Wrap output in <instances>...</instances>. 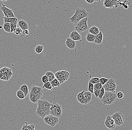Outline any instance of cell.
Masks as SVG:
<instances>
[{
	"label": "cell",
	"instance_id": "6da1fadb",
	"mask_svg": "<svg viewBox=\"0 0 132 130\" xmlns=\"http://www.w3.org/2000/svg\"><path fill=\"white\" fill-rule=\"evenodd\" d=\"M88 13L85 9L82 8H77L74 15L70 18V20L72 23L76 24L81 20L88 17Z\"/></svg>",
	"mask_w": 132,
	"mask_h": 130
},
{
	"label": "cell",
	"instance_id": "7a4b0ae2",
	"mask_svg": "<svg viewBox=\"0 0 132 130\" xmlns=\"http://www.w3.org/2000/svg\"><path fill=\"white\" fill-rule=\"evenodd\" d=\"M116 93L105 91L104 96L101 99V102L103 105H111L116 101Z\"/></svg>",
	"mask_w": 132,
	"mask_h": 130
},
{
	"label": "cell",
	"instance_id": "3957f363",
	"mask_svg": "<svg viewBox=\"0 0 132 130\" xmlns=\"http://www.w3.org/2000/svg\"><path fill=\"white\" fill-rule=\"evenodd\" d=\"M62 111L61 105L55 102L51 104L50 109V115L59 118L62 116Z\"/></svg>",
	"mask_w": 132,
	"mask_h": 130
},
{
	"label": "cell",
	"instance_id": "277c9868",
	"mask_svg": "<svg viewBox=\"0 0 132 130\" xmlns=\"http://www.w3.org/2000/svg\"><path fill=\"white\" fill-rule=\"evenodd\" d=\"M88 20V17H85L78 22L76 24V25L74 27L75 31L79 34L87 31L88 29L87 24Z\"/></svg>",
	"mask_w": 132,
	"mask_h": 130
},
{
	"label": "cell",
	"instance_id": "5b68a950",
	"mask_svg": "<svg viewBox=\"0 0 132 130\" xmlns=\"http://www.w3.org/2000/svg\"><path fill=\"white\" fill-rule=\"evenodd\" d=\"M54 75L55 78L60 84H62L68 80L70 76V73L67 70H62L56 72Z\"/></svg>",
	"mask_w": 132,
	"mask_h": 130
},
{
	"label": "cell",
	"instance_id": "8992f818",
	"mask_svg": "<svg viewBox=\"0 0 132 130\" xmlns=\"http://www.w3.org/2000/svg\"><path fill=\"white\" fill-rule=\"evenodd\" d=\"M13 73L12 70L7 67H4L0 69V79L3 80H9L11 78Z\"/></svg>",
	"mask_w": 132,
	"mask_h": 130
},
{
	"label": "cell",
	"instance_id": "52a82bcc",
	"mask_svg": "<svg viewBox=\"0 0 132 130\" xmlns=\"http://www.w3.org/2000/svg\"><path fill=\"white\" fill-rule=\"evenodd\" d=\"M105 91H109L116 93L115 90L116 88L117 85L115 80L113 78H110L107 83L102 86Z\"/></svg>",
	"mask_w": 132,
	"mask_h": 130
},
{
	"label": "cell",
	"instance_id": "ba28073f",
	"mask_svg": "<svg viewBox=\"0 0 132 130\" xmlns=\"http://www.w3.org/2000/svg\"><path fill=\"white\" fill-rule=\"evenodd\" d=\"M111 117L114 120L116 126H119L124 123V116L121 112H116L112 115Z\"/></svg>",
	"mask_w": 132,
	"mask_h": 130
},
{
	"label": "cell",
	"instance_id": "9c48e42d",
	"mask_svg": "<svg viewBox=\"0 0 132 130\" xmlns=\"http://www.w3.org/2000/svg\"><path fill=\"white\" fill-rule=\"evenodd\" d=\"M43 119L45 124L51 127L55 126L58 123L59 121L58 118L54 117L50 115L45 116Z\"/></svg>",
	"mask_w": 132,
	"mask_h": 130
},
{
	"label": "cell",
	"instance_id": "30bf717a",
	"mask_svg": "<svg viewBox=\"0 0 132 130\" xmlns=\"http://www.w3.org/2000/svg\"><path fill=\"white\" fill-rule=\"evenodd\" d=\"M1 9L4 13L5 18H14L15 17L13 11L7 7L6 5H5L4 4H2V6L1 7Z\"/></svg>",
	"mask_w": 132,
	"mask_h": 130
},
{
	"label": "cell",
	"instance_id": "8fae6325",
	"mask_svg": "<svg viewBox=\"0 0 132 130\" xmlns=\"http://www.w3.org/2000/svg\"><path fill=\"white\" fill-rule=\"evenodd\" d=\"M104 124L106 127L110 129H114L116 127V124L112 117L110 115H108L106 117Z\"/></svg>",
	"mask_w": 132,
	"mask_h": 130
},
{
	"label": "cell",
	"instance_id": "7c38bea8",
	"mask_svg": "<svg viewBox=\"0 0 132 130\" xmlns=\"http://www.w3.org/2000/svg\"><path fill=\"white\" fill-rule=\"evenodd\" d=\"M36 114L38 117L44 119L45 116L50 115V110H46L41 107L37 106Z\"/></svg>",
	"mask_w": 132,
	"mask_h": 130
},
{
	"label": "cell",
	"instance_id": "4fadbf2b",
	"mask_svg": "<svg viewBox=\"0 0 132 130\" xmlns=\"http://www.w3.org/2000/svg\"><path fill=\"white\" fill-rule=\"evenodd\" d=\"M38 106L46 110H50L51 103H50L47 100L40 99L37 102Z\"/></svg>",
	"mask_w": 132,
	"mask_h": 130
},
{
	"label": "cell",
	"instance_id": "5bb4252c",
	"mask_svg": "<svg viewBox=\"0 0 132 130\" xmlns=\"http://www.w3.org/2000/svg\"><path fill=\"white\" fill-rule=\"evenodd\" d=\"M117 1L105 0L103 2V5L105 8H112L116 7V6L117 7Z\"/></svg>",
	"mask_w": 132,
	"mask_h": 130
},
{
	"label": "cell",
	"instance_id": "9a60e30c",
	"mask_svg": "<svg viewBox=\"0 0 132 130\" xmlns=\"http://www.w3.org/2000/svg\"><path fill=\"white\" fill-rule=\"evenodd\" d=\"M43 95H38L30 91L29 94V98L30 101L33 103H37L38 101L42 97Z\"/></svg>",
	"mask_w": 132,
	"mask_h": 130
},
{
	"label": "cell",
	"instance_id": "2e32d148",
	"mask_svg": "<svg viewBox=\"0 0 132 130\" xmlns=\"http://www.w3.org/2000/svg\"><path fill=\"white\" fill-rule=\"evenodd\" d=\"M83 105H86L92 100V93L89 91H85L83 94Z\"/></svg>",
	"mask_w": 132,
	"mask_h": 130
},
{
	"label": "cell",
	"instance_id": "e0dca14e",
	"mask_svg": "<svg viewBox=\"0 0 132 130\" xmlns=\"http://www.w3.org/2000/svg\"><path fill=\"white\" fill-rule=\"evenodd\" d=\"M70 38L74 41H79L81 42L82 37L79 33L76 31H73L70 35Z\"/></svg>",
	"mask_w": 132,
	"mask_h": 130
},
{
	"label": "cell",
	"instance_id": "ac0fdd59",
	"mask_svg": "<svg viewBox=\"0 0 132 130\" xmlns=\"http://www.w3.org/2000/svg\"><path fill=\"white\" fill-rule=\"evenodd\" d=\"M65 44L66 46L70 50L74 49L76 45V41L71 40L70 38H67Z\"/></svg>",
	"mask_w": 132,
	"mask_h": 130
},
{
	"label": "cell",
	"instance_id": "d6986e66",
	"mask_svg": "<svg viewBox=\"0 0 132 130\" xmlns=\"http://www.w3.org/2000/svg\"><path fill=\"white\" fill-rule=\"evenodd\" d=\"M30 91L38 95H43V91L42 88L41 87L33 86L31 87Z\"/></svg>",
	"mask_w": 132,
	"mask_h": 130
},
{
	"label": "cell",
	"instance_id": "ffe728a7",
	"mask_svg": "<svg viewBox=\"0 0 132 130\" xmlns=\"http://www.w3.org/2000/svg\"><path fill=\"white\" fill-rule=\"evenodd\" d=\"M19 27L22 31L28 30V25L26 21L24 20H21L18 21V23Z\"/></svg>",
	"mask_w": 132,
	"mask_h": 130
},
{
	"label": "cell",
	"instance_id": "44dd1931",
	"mask_svg": "<svg viewBox=\"0 0 132 130\" xmlns=\"http://www.w3.org/2000/svg\"><path fill=\"white\" fill-rule=\"evenodd\" d=\"M103 35L101 32H100L98 34L96 35L94 43L97 45H100L102 44L103 40Z\"/></svg>",
	"mask_w": 132,
	"mask_h": 130
},
{
	"label": "cell",
	"instance_id": "7402d4cb",
	"mask_svg": "<svg viewBox=\"0 0 132 130\" xmlns=\"http://www.w3.org/2000/svg\"><path fill=\"white\" fill-rule=\"evenodd\" d=\"M4 19V23H14V24H17L18 23V19L16 17L14 18H6L3 17Z\"/></svg>",
	"mask_w": 132,
	"mask_h": 130
},
{
	"label": "cell",
	"instance_id": "603a6c76",
	"mask_svg": "<svg viewBox=\"0 0 132 130\" xmlns=\"http://www.w3.org/2000/svg\"><path fill=\"white\" fill-rule=\"evenodd\" d=\"M95 37H96V36L91 34V33H89L86 34V40L87 42L94 43Z\"/></svg>",
	"mask_w": 132,
	"mask_h": 130
},
{
	"label": "cell",
	"instance_id": "cb8c5ba5",
	"mask_svg": "<svg viewBox=\"0 0 132 130\" xmlns=\"http://www.w3.org/2000/svg\"><path fill=\"white\" fill-rule=\"evenodd\" d=\"M26 124L22 126L21 130H35V124H28L27 122H25Z\"/></svg>",
	"mask_w": 132,
	"mask_h": 130
},
{
	"label": "cell",
	"instance_id": "d4e9b609",
	"mask_svg": "<svg viewBox=\"0 0 132 130\" xmlns=\"http://www.w3.org/2000/svg\"><path fill=\"white\" fill-rule=\"evenodd\" d=\"M89 33L92 34L94 35H97L99 33V29L98 27L95 26H92L89 30Z\"/></svg>",
	"mask_w": 132,
	"mask_h": 130
},
{
	"label": "cell",
	"instance_id": "484cf974",
	"mask_svg": "<svg viewBox=\"0 0 132 130\" xmlns=\"http://www.w3.org/2000/svg\"><path fill=\"white\" fill-rule=\"evenodd\" d=\"M20 90H21L25 94V96L26 97L28 94L29 90L28 86L26 84H23L21 86L20 88Z\"/></svg>",
	"mask_w": 132,
	"mask_h": 130
},
{
	"label": "cell",
	"instance_id": "4316f807",
	"mask_svg": "<svg viewBox=\"0 0 132 130\" xmlns=\"http://www.w3.org/2000/svg\"><path fill=\"white\" fill-rule=\"evenodd\" d=\"M85 91H83L82 92H80L77 95V101L80 104L83 105V94Z\"/></svg>",
	"mask_w": 132,
	"mask_h": 130
},
{
	"label": "cell",
	"instance_id": "83f0119b",
	"mask_svg": "<svg viewBox=\"0 0 132 130\" xmlns=\"http://www.w3.org/2000/svg\"><path fill=\"white\" fill-rule=\"evenodd\" d=\"M45 75L48 78L49 82H51L55 78V75L52 72L47 71L45 72Z\"/></svg>",
	"mask_w": 132,
	"mask_h": 130
},
{
	"label": "cell",
	"instance_id": "f1b7e54d",
	"mask_svg": "<svg viewBox=\"0 0 132 130\" xmlns=\"http://www.w3.org/2000/svg\"><path fill=\"white\" fill-rule=\"evenodd\" d=\"M44 47L43 45H37L35 47V50L37 54H40L44 50Z\"/></svg>",
	"mask_w": 132,
	"mask_h": 130
},
{
	"label": "cell",
	"instance_id": "f546056e",
	"mask_svg": "<svg viewBox=\"0 0 132 130\" xmlns=\"http://www.w3.org/2000/svg\"><path fill=\"white\" fill-rule=\"evenodd\" d=\"M3 28L5 31L8 33H11L10 24L9 23H4Z\"/></svg>",
	"mask_w": 132,
	"mask_h": 130
},
{
	"label": "cell",
	"instance_id": "4dcf8cb0",
	"mask_svg": "<svg viewBox=\"0 0 132 130\" xmlns=\"http://www.w3.org/2000/svg\"><path fill=\"white\" fill-rule=\"evenodd\" d=\"M52 88L55 87H60V84L59 81L56 79V78L53 80V81L50 82Z\"/></svg>",
	"mask_w": 132,
	"mask_h": 130
},
{
	"label": "cell",
	"instance_id": "1f68e13d",
	"mask_svg": "<svg viewBox=\"0 0 132 130\" xmlns=\"http://www.w3.org/2000/svg\"><path fill=\"white\" fill-rule=\"evenodd\" d=\"M16 96L20 99H23L25 98L24 93L20 89L17 91Z\"/></svg>",
	"mask_w": 132,
	"mask_h": 130
},
{
	"label": "cell",
	"instance_id": "d6a6232c",
	"mask_svg": "<svg viewBox=\"0 0 132 130\" xmlns=\"http://www.w3.org/2000/svg\"><path fill=\"white\" fill-rule=\"evenodd\" d=\"M42 88H45L46 89H47L50 90H52V86H51V84L50 82H47L45 83L44 84V85L42 86Z\"/></svg>",
	"mask_w": 132,
	"mask_h": 130
},
{
	"label": "cell",
	"instance_id": "836d02e7",
	"mask_svg": "<svg viewBox=\"0 0 132 130\" xmlns=\"http://www.w3.org/2000/svg\"><path fill=\"white\" fill-rule=\"evenodd\" d=\"M22 30L20 28H16L14 29L13 32L16 35L20 36V35H22Z\"/></svg>",
	"mask_w": 132,
	"mask_h": 130
},
{
	"label": "cell",
	"instance_id": "e575fe53",
	"mask_svg": "<svg viewBox=\"0 0 132 130\" xmlns=\"http://www.w3.org/2000/svg\"><path fill=\"white\" fill-rule=\"evenodd\" d=\"M89 82L93 84L99 83V78L98 77H94L91 78L89 80Z\"/></svg>",
	"mask_w": 132,
	"mask_h": 130
},
{
	"label": "cell",
	"instance_id": "d590c367",
	"mask_svg": "<svg viewBox=\"0 0 132 130\" xmlns=\"http://www.w3.org/2000/svg\"><path fill=\"white\" fill-rule=\"evenodd\" d=\"M108 79L102 77L99 78V83L101 84L102 86L104 85L107 81H108Z\"/></svg>",
	"mask_w": 132,
	"mask_h": 130
},
{
	"label": "cell",
	"instance_id": "8d00e7d4",
	"mask_svg": "<svg viewBox=\"0 0 132 130\" xmlns=\"http://www.w3.org/2000/svg\"><path fill=\"white\" fill-rule=\"evenodd\" d=\"M88 91L91 92L92 94L94 93V84L89 82L88 88Z\"/></svg>",
	"mask_w": 132,
	"mask_h": 130
},
{
	"label": "cell",
	"instance_id": "74e56055",
	"mask_svg": "<svg viewBox=\"0 0 132 130\" xmlns=\"http://www.w3.org/2000/svg\"><path fill=\"white\" fill-rule=\"evenodd\" d=\"M102 87V86L100 83L94 84V91L101 90Z\"/></svg>",
	"mask_w": 132,
	"mask_h": 130
},
{
	"label": "cell",
	"instance_id": "f35d334b",
	"mask_svg": "<svg viewBox=\"0 0 132 130\" xmlns=\"http://www.w3.org/2000/svg\"><path fill=\"white\" fill-rule=\"evenodd\" d=\"M105 92V91L104 89V88L102 87V88L100 90V93H99V95L98 97L99 99L101 100L103 97L104 94Z\"/></svg>",
	"mask_w": 132,
	"mask_h": 130
},
{
	"label": "cell",
	"instance_id": "ab89813d",
	"mask_svg": "<svg viewBox=\"0 0 132 130\" xmlns=\"http://www.w3.org/2000/svg\"><path fill=\"white\" fill-rule=\"evenodd\" d=\"M11 33H13L14 29L17 28V24L10 23Z\"/></svg>",
	"mask_w": 132,
	"mask_h": 130
},
{
	"label": "cell",
	"instance_id": "60d3db41",
	"mask_svg": "<svg viewBox=\"0 0 132 130\" xmlns=\"http://www.w3.org/2000/svg\"><path fill=\"white\" fill-rule=\"evenodd\" d=\"M41 80L42 83L44 84L45 83H47V82L49 81L48 78L47 76H46V75H45L42 76L41 78Z\"/></svg>",
	"mask_w": 132,
	"mask_h": 130
},
{
	"label": "cell",
	"instance_id": "b9f144b4",
	"mask_svg": "<svg viewBox=\"0 0 132 130\" xmlns=\"http://www.w3.org/2000/svg\"><path fill=\"white\" fill-rule=\"evenodd\" d=\"M117 97L119 99H121L123 98L124 97V95H123V93L121 91H119L117 93V94H116Z\"/></svg>",
	"mask_w": 132,
	"mask_h": 130
},
{
	"label": "cell",
	"instance_id": "7bdbcfd3",
	"mask_svg": "<svg viewBox=\"0 0 132 130\" xmlns=\"http://www.w3.org/2000/svg\"><path fill=\"white\" fill-rule=\"evenodd\" d=\"M100 90H96L94 91V93L95 96V97H98L99 93H100Z\"/></svg>",
	"mask_w": 132,
	"mask_h": 130
},
{
	"label": "cell",
	"instance_id": "ee69618b",
	"mask_svg": "<svg viewBox=\"0 0 132 130\" xmlns=\"http://www.w3.org/2000/svg\"><path fill=\"white\" fill-rule=\"evenodd\" d=\"M22 34L24 35H28L29 34V31L28 30H25L23 31Z\"/></svg>",
	"mask_w": 132,
	"mask_h": 130
},
{
	"label": "cell",
	"instance_id": "f6af8a7d",
	"mask_svg": "<svg viewBox=\"0 0 132 130\" xmlns=\"http://www.w3.org/2000/svg\"><path fill=\"white\" fill-rule=\"evenodd\" d=\"M86 2L89 4H92L94 2H95V1H92V0H91V1H86Z\"/></svg>",
	"mask_w": 132,
	"mask_h": 130
}]
</instances>
